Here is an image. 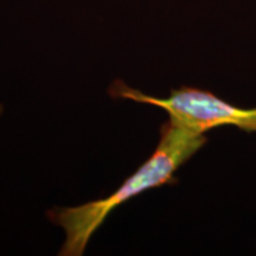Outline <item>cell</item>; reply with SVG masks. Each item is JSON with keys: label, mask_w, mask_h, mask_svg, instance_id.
Returning <instances> with one entry per match:
<instances>
[{"label": "cell", "mask_w": 256, "mask_h": 256, "mask_svg": "<svg viewBox=\"0 0 256 256\" xmlns=\"http://www.w3.org/2000/svg\"><path fill=\"white\" fill-rule=\"evenodd\" d=\"M208 142L206 134L188 130L171 119L162 126L160 140L153 154L128 177L110 197L78 206L54 208L48 217L66 232V242L58 255L81 256L89 240L108 215L144 191L177 183L174 174Z\"/></svg>", "instance_id": "obj_1"}, {"label": "cell", "mask_w": 256, "mask_h": 256, "mask_svg": "<svg viewBox=\"0 0 256 256\" xmlns=\"http://www.w3.org/2000/svg\"><path fill=\"white\" fill-rule=\"evenodd\" d=\"M110 95L162 108L168 114V119L197 133L206 134L223 126L256 133V108L236 107L200 88L174 89L168 98H159L130 88L121 80H116L110 86Z\"/></svg>", "instance_id": "obj_2"}]
</instances>
